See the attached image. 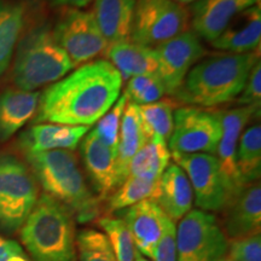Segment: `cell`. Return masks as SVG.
Masks as SVG:
<instances>
[{
  "label": "cell",
  "mask_w": 261,
  "mask_h": 261,
  "mask_svg": "<svg viewBox=\"0 0 261 261\" xmlns=\"http://www.w3.org/2000/svg\"><path fill=\"white\" fill-rule=\"evenodd\" d=\"M122 76L109 61L80 65L40 94L35 122L94 125L120 97Z\"/></svg>",
  "instance_id": "1"
},
{
  "label": "cell",
  "mask_w": 261,
  "mask_h": 261,
  "mask_svg": "<svg viewBox=\"0 0 261 261\" xmlns=\"http://www.w3.org/2000/svg\"><path fill=\"white\" fill-rule=\"evenodd\" d=\"M259 54H224L210 57L189 71L175 93L179 99L200 107H215L236 99L242 92Z\"/></svg>",
  "instance_id": "2"
},
{
  "label": "cell",
  "mask_w": 261,
  "mask_h": 261,
  "mask_svg": "<svg viewBox=\"0 0 261 261\" xmlns=\"http://www.w3.org/2000/svg\"><path fill=\"white\" fill-rule=\"evenodd\" d=\"M35 180L46 195L75 214L80 223L92 220L98 214V200L85 182L77 160L70 150L25 152Z\"/></svg>",
  "instance_id": "3"
},
{
  "label": "cell",
  "mask_w": 261,
  "mask_h": 261,
  "mask_svg": "<svg viewBox=\"0 0 261 261\" xmlns=\"http://www.w3.org/2000/svg\"><path fill=\"white\" fill-rule=\"evenodd\" d=\"M21 240L33 261H77L73 214L46 194L22 225Z\"/></svg>",
  "instance_id": "4"
},
{
  "label": "cell",
  "mask_w": 261,
  "mask_h": 261,
  "mask_svg": "<svg viewBox=\"0 0 261 261\" xmlns=\"http://www.w3.org/2000/svg\"><path fill=\"white\" fill-rule=\"evenodd\" d=\"M74 68L73 62L46 25L33 28L18 42L12 80L16 89L35 91L55 84Z\"/></svg>",
  "instance_id": "5"
},
{
  "label": "cell",
  "mask_w": 261,
  "mask_h": 261,
  "mask_svg": "<svg viewBox=\"0 0 261 261\" xmlns=\"http://www.w3.org/2000/svg\"><path fill=\"white\" fill-rule=\"evenodd\" d=\"M39 198L38 185L27 165L12 155H0V230H21Z\"/></svg>",
  "instance_id": "6"
},
{
  "label": "cell",
  "mask_w": 261,
  "mask_h": 261,
  "mask_svg": "<svg viewBox=\"0 0 261 261\" xmlns=\"http://www.w3.org/2000/svg\"><path fill=\"white\" fill-rule=\"evenodd\" d=\"M189 12L173 0H139L136 3L130 41L159 46L188 31Z\"/></svg>",
  "instance_id": "7"
},
{
  "label": "cell",
  "mask_w": 261,
  "mask_h": 261,
  "mask_svg": "<svg viewBox=\"0 0 261 261\" xmlns=\"http://www.w3.org/2000/svg\"><path fill=\"white\" fill-rule=\"evenodd\" d=\"M228 242L213 214L191 210L177 227L178 261H220Z\"/></svg>",
  "instance_id": "8"
},
{
  "label": "cell",
  "mask_w": 261,
  "mask_h": 261,
  "mask_svg": "<svg viewBox=\"0 0 261 261\" xmlns=\"http://www.w3.org/2000/svg\"><path fill=\"white\" fill-rule=\"evenodd\" d=\"M220 136V112H208L196 107L180 108L174 112L168 149L174 154L214 155Z\"/></svg>",
  "instance_id": "9"
},
{
  "label": "cell",
  "mask_w": 261,
  "mask_h": 261,
  "mask_svg": "<svg viewBox=\"0 0 261 261\" xmlns=\"http://www.w3.org/2000/svg\"><path fill=\"white\" fill-rule=\"evenodd\" d=\"M174 163L180 167L190 181L195 203L204 212L224 211L232 201L226 182L221 174L215 155L174 154Z\"/></svg>",
  "instance_id": "10"
},
{
  "label": "cell",
  "mask_w": 261,
  "mask_h": 261,
  "mask_svg": "<svg viewBox=\"0 0 261 261\" xmlns=\"http://www.w3.org/2000/svg\"><path fill=\"white\" fill-rule=\"evenodd\" d=\"M52 33L74 67L89 63L108 46L92 12L80 9L65 10Z\"/></svg>",
  "instance_id": "11"
},
{
  "label": "cell",
  "mask_w": 261,
  "mask_h": 261,
  "mask_svg": "<svg viewBox=\"0 0 261 261\" xmlns=\"http://www.w3.org/2000/svg\"><path fill=\"white\" fill-rule=\"evenodd\" d=\"M158 60V75L166 93L175 94L196 62L207 54L200 38L191 31L163 42L154 48Z\"/></svg>",
  "instance_id": "12"
},
{
  "label": "cell",
  "mask_w": 261,
  "mask_h": 261,
  "mask_svg": "<svg viewBox=\"0 0 261 261\" xmlns=\"http://www.w3.org/2000/svg\"><path fill=\"white\" fill-rule=\"evenodd\" d=\"M259 110L260 107L242 106L236 109L220 112L221 136L215 151V158L219 163L221 174L232 200L243 190V188H246L241 180L237 168L236 154L238 142L247 123L256 115V113H259Z\"/></svg>",
  "instance_id": "13"
},
{
  "label": "cell",
  "mask_w": 261,
  "mask_h": 261,
  "mask_svg": "<svg viewBox=\"0 0 261 261\" xmlns=\"http://www.w3.org/2000/svg\"><path fill=\"white\" fill-rule=\"evenodd\" d=\"M121 219L128 227L137 250L151 257L152 250L161 237L169 217L154 200H144L120 211Z\"/></svg>",
  "instance_id": "14"
},
{
  "label": "cell",
  "mask_w": 261,
  "mask_h": 261,
  "mask_svg": "<svg viewBox=\"0 0 261 261\" xmlns=\"http://www.w3.org/2000/svg\"><path fill=\"white\" fill-rule=\"evenodd\" d=\"M81 155L98 197H109L120 187L116 152L104 145L91 130L81 142Z\"/></svg>",
  "instance_id": "15"
},
{
  "label": "cell",
  "mask_w": 261,
  "mask_h": 261,
  "mask_svg": "<svg viewBox=\"0 0 261 261\" xmlns=\"http://www.w3.org/2000/svg\"><path fill=\"white\" fill-rule=\"evenodd\" d=\"M260 4V0H198L191 8L194 33L205 41H214L234 16Z\"/></svg>",
  "instance_id": "16"
},
{
  "label": "cell",
  "mask_w": 261,
  "mask_h": 261,
  "mask_svg": "<svg viewBox=\"0 0 261 261\" xmlns=\"http://www.w3.org/2000/svg\"><path fill=\"white\" fill-rule=\"evenodd\" d=\"M224 219V233L231 240H238L260 233L261 188L260 182L247 185L227 205Z\"/></svg>",
  "instance_id": "17"
},
{
  "label": "cell",
  "mask_w": 261,
  "mask_h": 261,
  "mask_svg": "<svg viewBox=\"0 0 261 261\" xmlns=\"http://www.w3.org/2000/svg\"><path fill=\"white\" fill-rule=\"evenodd\" d=\"M261 8L256 4L234 16L226 29L212 41L213 47L228 54H249L260 48Z\"/></svg>",
  "instance_id": "18"
},
{
  "label": "cell",
  "mask_w": 261,
  "mask_h": 261,
  "mask_svg": "<svg viewBox=\"0 0 261 261\" xmlns=\"http://www.w3.org/2000/svg\"><path fill=\"white\" fill-rule=\"evenodd\" d=\"M90 127L37 123L23 133L19 144L23 152H41L50 150H74L83 140Z\"/></svg>",
  "instance_id": "19"
},
{
  "label": "cell",
  "mask_w": 261,
  "mask_h": 261,
  "mask_svg": "<svg viewBox=\"0 0 261 261\" xmlns=\"http://www.w3.org/2000/svg\"><path fill=\"white\" fill-rule=\"evenodd\" d=\"M154 201L174 223L191 211L194 192L188 175L177 163H169L162 173Z\"/></svg>",
  "instance_id": "20"
},
{
  "label": "cell",
  "mask_w": 261,
  "mask_h": 261,
  "mask_svg": "<svg viewBox=\"0 0 261 261\" xmlns=\"http://www.w3.org/2000/svg\"><path fill=\"white\" fill-rule=\"evenodd\" d=\"M151 138L152 136L143 120L139 107L135 103L127 102L120 126L116 156L120 185L128 177L130 160Z\"/></svg>",
  "instance_id": "21"
},
{
  "label": "cell",
  "mask_w": 261,
  "mask_h": 261,
  "mask_svg": "<svg viewBox=\"0 0 261 261\" xmlns=\"http://www.w3.org/2000/svg\"><path fill=\"white\" fill-rule=\"evenodd\" d=\"M136 0H94L93 17L108 46L130 40Z\"/></svg>",
  "instance_id": "22"
},
{
  "label": "cell",
  "mask_w": 261,
  "mask_h": 261,
  "mask_svg": "<svg viewBox=\"0 0 261 261\" xmlns=\"http://www.w3.org/2000/svg\"><path fill=\"white\" fill-rule=\"evenodd\" d=\"M40 93L8 89L0 93V142L9 139L38 112Z\"/></svg>",
  "instance_id": "23"
},
{
  "label": "cell",
  "mask_w": 261,
  "mask_h": 261,
  "mask_svg": "<svg viewBox=\"0 0 261 261\" xmlns=\"http://www.w3.org/2000/svg\"><path fill=\"white\" fill-rule=\"evenodd\" d=\"M106 55L126 79L143 74H158V60L151 47L127 40L107 46Z\"/></svg>",
  "instance_id": "24"
},
{
  "label": "cell",
  "mask_w": 261,
  "mask_h": 261,
  "mask_svg": "<svg viewBox=\"0 0 261 261\" xmlns=\"http://www.w3.org/2000/svg\"><path fill=\"white\" fill-rule=\"evenodd\" d=\"M23 25V6L0 0V77L11 63Z\"/></svg>",
  "instance_id": "25"
},
{
  "label": "cell",
  "mask_w": 261,
  "mask_h": 261,
  "mask_svg": "<svg viewBox=\"0 0 261 261\" xmlns=\"http://www.w3.org/2000/svg\"><path fill=\"white\" fill-rule=\"evenodd\" d=\"M171 151L167 142L154 136L133 156L128 165V175L160 180L169 165Z\"/></svg>",
  "instance_id": "26"
},
{
  "label": "cell",
  "mask_w": 261,
  "mask_h": 261,
  "mask_svg": "<svg viewBox=\"0 0 261 261\" xmlns=\"http://www.w3.org/2000/svg\"><path fill=\"white\" fill-rule=\"evenodd\" d=\"M236 162L244 187L256 182L261 173V126H250L241 135L237 145Z\"/></svg>",
  "instance_id": "27"
},
{
  "label": "cell",
  "mask_w": 261,
  "mask_h": 261,
  "mask_svg": "<svg viewBox=\"0 0 261 261\" xmlns=\"http://www.w3.org/2000/svg\"><path fill=\"white\" fill-rule=\"evenodd\" d=\"M159 180L128 175L122 184L109 196L108 211L120 212L144 200H155Z\"/></svg>",
  "instance_id": "28"
},
{
  "label": "cell",
  "mask_w": 261,
  "mask_h": 261,
  "mask_svg": "<svg viewBox=\"0 0 261 261\" xmlns=\"http://www.w3.org/2000/svg\"><path fill=\"white\" fill-rule=\"evenodd\" d=\"M104 230L117 261H135L137 248L128 227L121 218L104 217L98 221Z\"/></svg>",
  "instance_id": "29"
},
{
  "label": "cell",
  "mask_w": 261,
  "mask_h": 261,
  "mask_svg": "<svg viewBox=\"0 0 261 261\" xmlns=\"http://www.w3.org/2000/svg\"><path fill=\"white\" fill-rule=\"evenodd\" d=\"M138 107L151 136L160 137L168 144L174 126V104L171 100L160 99L158 102Z\"/></svg>",
  "instance_id": "30"
},
{
  "label": "cell",
  "mask_w": 261,
  "mask_h": 261,
  "mask_svg": "<svg viewBox=\"0 0 261 261\" xmlns=\"http://www.w3.org/2000/svg\"><path fill=\"white\" fill-rule=\"evenodd\" d=\"M76 253L79 261H117L106 234L94 228H84L77 233Z\"/></svg>",
  "instance_id": "31"
},
{
  "label": "cell",
  "mask_w": 261,
  "mask_h": 261,
  "mask_svg": "<svg viewBox=\"0 0 261 261\" xmlns=\"http://www.w3.org/2000/svg\"><path fill=\"white\" fill-rule=\"evenodd\" d=\"M125 93L128 102L145 106L161 99L166 89L158 74H143L130 77Z\"/></svg>",
  "instance_id": "32"
},
{
  "label": "cell",
  "mask_w": 261,
  "mask_h": 261,
  "mask_svg": "<svg viewBox=\"0 0 261 261\" xmlns=\"http://www.w3.org/2000/svg\"><path fill=\"white\" fill-rule=\"evenodd\" d=\"M128 99H127L126 93L117 98L114 106L110 108L104 115L96 122L97 125L92 129L97 138L107 145L108 148L112 149L117 155V144H119V133L120 126H121V120L123 115V110Z\"/></svg>",
  "instance_id": "33"
},
{
  "label": "cell",
  "mask_w": 261,
  "mask_h": 261,
  "mask_svg": "<svg viewBox=\"0 0 261 261\" xmlns=\"http://www.w3.org/2000/svg\"><path fill=\"white\" fill-rule=\"evenodd\" d=\"M227 259L231 261H261L260 233L233 240L228 244Z\"/></svg>",
  "instance_id": "34"
},
{
  "label": "cell",
  "mask_w": 261,
  "mask_h": 261,
  "mask_svg": "<svg viewBox=\"0 0 261 261\" xmlns=\"http://www.w3.org/2000/svg\"><path fill=\"white\" fill-rule=\"evenodd\" d=\"M150 259L152 261H178L177 226L173 220L168 219L166 223Z\"/></svg>",
  "instance_id": "35"
},
{
  "label": "cell",
  "mask_w": 261,
  "mask_h": 261,
  "mask_svg": "<svg viewBox=\"0 0 261 261\" xmlns=\"http://www.w3.org/2000/svg\"><path fill=\"white\" fill-rule=\"evenodd\" d=\"M238 103L242 106H255L261 104V64L257 61L250 70L247 83L244 85Z\"/></svg>",
  "instance_id": "36"
},
{
  "label": "cell",
  "mask_w": 261,
  "mask_h": 261,
  "mask_svg": "<svg viewBox=\"0 0 261 261\" xmlns=\"http://www.w3.org/2000/svg\"><path fill=\"white\" fill-rule=\"evenodd\" d=\"M0 261H33L15 241L0 234Z\"/></svg>",
  "instance_id": "37"
},
{
  "label": "cell",
  "mask_w": 261,
  "mask_h": 261,
  "mask_svg": "<svg viewBox=\"0 0 261 261\" xmlns=\"http://www.w3.org/2000/svg\"><path fill=\"white\" fill-rule=\"evenodd\" d=\"M50 2L58 6H67L69 9H81L90 5L92 0H50Z\"/></svg>",
  "instance_id": "38"
},
{
  "label": "cell",
  "mask_w": 261,
  "mask_h": 261,
  "mask_svg": "<svg viewBox=\"0 0 261 261\" xmlns=\"http://www.w3.org/2000/svg\"><path fill=\"white\" fill-rule=\"evenodd\" d=\"M135 261H151V260H149V257H146L145 255H143V254L140 253L139 250H137L136 256H135Z\"/></svg>",
  "instance_id": "39"
},
{
  "label": "cell",
  "mask_w": 261,
  "mask_h": 261,
  "mask_svg": "<svg viewBox=\"0 0 261 261\" xmlns=\"http://www.w3.org/2000/svg\"><path fill=\"white\" fill-rule=\"evenodd\" d=\"M173 2L178 3V4H190V3H196L198 0H173Z\"/></svg>",
  "instance_id": "40"
},
{
  "label": "cell",
  "mask_w": 261,
  "mask_h": 261,
  "mask_svg": "<svg viewBox=\"0 0 261 261\" xmlns=\"http://www.w3.org/2000/svg\"><path fill=\"white\" fill-rule=\"evenodd\" d=\"M220 261H231V260H228V259H227V257H224V259H221Z\"/></svg>",
  "instance_id": "41"
}]
</instances>
